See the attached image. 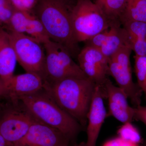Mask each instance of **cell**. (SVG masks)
Masks as SVG:
<instances>
[{"label":"cell","mask_w":146,"mask_h":146,"mask_svg":"<svg viewBox=\"0 0 146 146\" xmlns=\"http://www.w3.org/2000/svg\"><path fill=\"white\" fill-rule=\"evenodd\" d=\"M96 86L88 78L71 77L45 84L44 89L62 109L85 127Z\"/></svg>","instance_id":"cell-1"},{"label":"cell","mask_w":146,"mask_h":146,"mask_svg":"<svg viewBox=\"0 0 146 146\" xmlns=\"http://www.w3.org/2000/svg\"><path fill=\"white\" fill-rule=\"evenodd\" d=\"M37 121L59 130L74 146L82 127L56 102L44 89L21 98L17 104Z\"/></svg>","instance_id":"cell-2"},{"label":"cell","mask_w":146,"mask_h":146,"mask_svg":"<svg viewBox=\"0 0 146 146\" xmlns=\"http://www.w3.org/2000/svg\"><path fill=\"white\" fill-rule=\"evenodd\" d=\"M72 8L67 0H39L37 10L51 40L63 45L71 55L78 51L72 26Z\"/></svg>","instance_id":"cell-3"},{"label":"cell","mask_w":146,"mask_h":146,"mask_svg":"<svg viewBox=\"0 0 146 146\" xmlns=\"http://www.w3.org/2000/svg\"><path fill=\"white\" fill-rule=\"evenodd\" d=\"M71 19L74 35L78 43L86 42L108 29L114 23L91 0H78L72 8Z\"/></svg>","instance_id":"cell-4"},{"label":"cell","mask_w":146,"mask_h":146,"mask_svg":"<svg viewBox=\"0 0 146 146\" xmlns=\"http://www.w3.org/2000/svg\"><path fill=\"white\" fill-rule=\"evenodd\" d=\"M43 45L46 53L45 84L68 78H88L63 45L51 39Z\"/></svg>","instance_id":"cell-5"},{"label":"cell","mask_w":146,"mask_h":146,"mask_svg":"<svg viewBox=\"0 0 146 146\" xmlns=\"http://www.w3.org/2000/svg\"><path fill=\"white\" fill-rule=\"evenodd\" d=\"M17 62L26 72L45 78L46 53L42 43L29 35L9 31Z\"/></svg>","instance_id":"cell-6"},{"label":"cell","mask_w":146,"mask_h":146,"mask_svg":"<svg viewBox=\"0 0 146 146\" xmlns=\"http://www.w3.org/2000/svg\"><path fill=\"white\" fill-rule=\"evenodd\" d=\"M132 50L129 46L122 47L108 58V74L115 80L135 107L141 105L143 91L133 82L130 63Z\"/></svg>","instance_id":"cell-7"},{"label":"cell","mask_w":146,"mask_h":146,"mask_svg":"<svg viewBox=\"0 0 146 146\" xmlns=\"http://www.w3.org/2000/svg\"><path fill=\"white\" fill-rule=\"evenodd\" d=\"M36 120L18 105H4L0 118V134L9 146H12L23 138Z\"/></svg>","instance_id":"cell-8"},{"label":"cell","mask_w":146,"mask_h":146,"mask_svg":"<svg viewBox=\"0 0 146 146\" xmlns=\"http://www.w3.org/2000/svg\"><path fill=\"white\" fill-rule=\"evenodd\" d=\"M12 146H74L62 132L37 121L23 138Z\"/></svg>","instance_id":"cell-9"},{"label":"cell","mask_w":146,"mask_h":146,"mask_svg":"<svg viewBox=\"0 0 146 146\" xmlns=\"http://www.w3.org/2000/svg\"><path fill=\"white\" fill-rule=\"evenodd\" d=\"M78 65L86 76L102 86L108 78V59L94 47L86 45L78 54Z\"/></svg>","instance_id":"cell-10"},{"label":"cell","mask_w":146,"mask_h":146,"mask_svg":"<svg viewBox=\"0 0 146 146\" xmlns=\"http://www.w3.org/2000/svg\"><path fill=\"white\" fill-rule=\"evenodd\" d=\"M45 82L40 76L33 73L27 72L13 75L5 84L7 99L15 105L21 98L35 94L43 90Z\"/></svg>","instance_id":"cell-11"},{"label":"cell","mask_w":146,"mask_h":146,"mask_svg":"<svg viewBox=\"0 0 146 146\" xmlns=\"http://www.w3.org/2000/svg\"><path fill=\"white\" fill-rule=\"evenodd\" d=\"M102 86L108 99L109 115L123 123L134 121V107L129 104L128 98L123 90L108 78Z\"/></svg>","instance_id":"cell-12"},{"label":"cell","mask_w":146,"mask_h":146,"mask_svg":"<svg viewBox=\"0 0 146 146\" xmlns=\"http://www.w3.org/2000/svg\"><path fill=\"white\" fill-rule=\"evenodd\" d=\"M104 92L102 86L97 85L87 116L86 142L81 146H96L97 140L107 112L104 103Z\"/></svg>","instance_id":"cell-13"},{"label":"cell","mask_w":146,"mask_h":146,"mask_svg":"<svg viewBox=\"0 0 146 146\" xmlns=\"http://www.w3.org/2000/svg\"><path fill=\"white\" fill-rule=\"evenodd\" d=\"M17 62L9 33L0 26V78L5 85L14 75Z\"/></svg>","instance_id":"cell-14"},{"label":"cell","mask_w":146,"mask_h":146,"mask_svg":"<svg viewBox=\"0 0 146 146\" xmlns=\"http://www.w3.org/2000/svg\"><path fill=\"white\" fill-rule=\"evenodd\" d=\"M119 22H114L103 31V41L99 50L109 58L122 47L129 46L127 32Z\"/></svg>","instance_id":"cell-15"},{"label":"cell","mask_w":146,"mask_h":146,"mask_svg":"<svg viewBox=\"0 0 146 146\" xmlns=\"http://www.w3.org/2000/svg\"><path fill=\"white\" fill-rule=\"evenodd\" d=\"M127 32L129 46L135 54H146V23L128 21L121 24Z\"/></svg>","instance_id":"cell-16"},{"label":"cell","mask_w":146,"mask_h":146,"mask_svg":"<svg viewBox=\"0 0 146 146\" xmlns=\"http://www.w3.org/2000/svg\"><path fill=\"white\" fill-rule=\"evenodd\" d=\"M119 21L121 24L128 21L146 23V0H127Z\"/></svg>","instance_id":"cell-17"},{"label":"cell","mask_w":146,"mask_h":146,"mask_svg":"<svg viewBox=\"0 0 146 146\" xmlns=\"http://www.w3.org/2000/svg\"><path fill=\"white\" fill-rule=\"evenodd\" d=\"M127 0H95L94 2L99 7L108 18L112 22H120Z\"/></svg>","instance_id":"cell-18"},{"label":"cell","mask_w":146,"mask_h":146,"mask_svg":"<svg viewBox=\"0 0 146 146\" xmlns=\"http://www.w3.org/2000/svg\"><path fill=\"white\" fill-rule=\"evenodd\" d=\"M31 15L30 12L15 10L6 25L9 31L25 34Z\"/></svg>","instance_id":"cell-19"},{"label":"cell","mask_w":146,"mask_h":146,"mask_svg":"<svg viewBox=\"0 0 146 146\" xmlns=\"http://www.w3.org/2000/svg\"><path fill=\"white\" fill-rule=\"evenodd\" d=\"M29 36L36 39L42 44L50 40L46 30L38 17L32 14L29 21L26 33Z\"/></svg>","instance_id":"cell-20"},{"label":"cell","mask_w":146,"mask_h":146,"mask_svg":"<svg viewBox=\"0 0 146 146\" xmlns=\"http://www.w3.org/2000/svg\"><path fill=\"white\" fill-rule=\"evenodd\" d=\"M134 70L137 84L146 95V56H134Z\"/></svg>","instance_id":"cell-21"},{"label":"cell","mask_w":146,"mask_h":146,"mask_svg":"<svg viewBox=\"0 0 146 146\" xmlns=\"http://www.w3.org/2000/svg\"><path fill=\"white\" fill-rule=\"evenodd\" d=\"M120 138L131 143L138 144L141 141L140 133L131 122L124 123L118 131Z\"/></svg>","instance_id":"cell-22"},{"label":"cell","mask_w":146,"mask_h":146,"mask_svg":"<svg viewBox=\"0 0 146 146\" xmlns=\"http://www.w3.org/2000/svg\"><path fill=\"white\" fill-rule=\"evenodd\" d=\"M15 10L9 0H0V23L7 25Z\"/></svg>","instance_id":"cell-23"},{"label":"cell","mask_w":146,"mask_h":146,"mask_svg":"<svg viewBox=\"0 0 146 146\" xmlns=\"http://www.w3.org/2000/svg\"><path fill=\"white\" fill-rule=\"evenodd\" d=\"M15 10L30 12L36 5L37 0H9Z\"/></svg>","instance_id":"cell-24"},{"label":"cell","mask_w":146,"mask_h":146,"mask_svg":"<svg viewBox=\"0 0 146 146\" xmlns=\"http://www.w3.org/2000/svg\"><path fill=\"white\" fill-rule=\"evenodd\" d=\"M134 120L141 121L146 126V106L134 107Z\"/></svg>","instance_id":"cell-25"},{"label":"cell","mask_w":146,"mask_h":146,"mask_svg":"<svg viewBox=\"0 0 146 146\" xmlns=\"http://www.w3.org/2000/svg\"><path fill=\"white\" fill-rule=\"evenodd\" d=\"M7 94L6 88L3 82L0 78V100L7 99Z\"/></svg>","instance_id":"cell-26"},{"label":"cell","mask_w":146,"mask_h":146,"mask_svg":"<svg viewBox=\"0 0 146 146\" xmlns=\"http://www.w3.org/2000/svg\"><path fill=\"white\" fill-rule=\"evenodd\" d=\"M0 146H9L5 138L0 134Z\"/></svg>","instance_id":"cell-27"},{"label":"cell","mask_w":146,"mask_h":146,"mask_svg":"<svg viewBox=\"0 0 146 146\" xmlns=\"http://www.w3.org/2000/svg\"><path fill=\"white\" fill-rule=\"evenodd\" d=\"M4 105L0 103V118L2 115L3 111Z\"/></svg>","instance_id":"cell-28"},{"label":"cell","mask_w":146,"mask_h":146,"mask_svg":"<svg viewBox=\"0 0 146 146\" xmlns=\"http://www.w3.org/2000/svg\"><path fill=\"white\" fill-rule=\"evenodd\" d=\"M143 146H146V140L144 142L143 144Z\"/></svg>","instance_id":"cell-29"},{"label":"cell","mask_w":146,"mask_h":146,"mask_svg":"<svg viewBox=\"0 0 146 146\" xmlns=\"http://www.w3.org/2000/svg\"><path fill=\"white\" fill-rule=\"evenodd\" d=\"M145 96V98H146V96Z\"/></svg>","instance_id":"cell-30"}]
</instances>
